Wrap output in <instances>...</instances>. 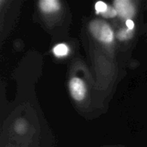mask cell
Returning <instances> with one entry per match:
<instances>
[{
  "instance_id": "obj_1",
  "label": "cell",
  "mask_w": 147,
  "mask_h": 147,
  "mask_svg": "<svg viewBox=\"0 0 147 147\" xmlns=\"http://www.w3.org/2000/svg\"><path fill=\"white\" fill-rule=\"evenodd\" d=\"M90 31L98 41L103 44H110L114 40L115 34L111 27L102 20H94L91 22Z\"/></svg>"
},
{
  "instance_id": "obj_2",
  "label": "cell",
  "mask_w": 147,
  "mask_h": 147,
  "mask_svg": "<svg viewBox=\"0 0 147 147\" xmlns=\"http://www.w3.org/2000/svg\"><path fill=\"white\" fill-rule=\"evenodd\" d=\"M70 92L75 101L81 102L86 95V86L84 82L79 78H72L69 83Z\"/></svg>"
},
{
  "instance_id": "obj_3",
  "label": "cell",
  "mask_w": 147,
  "mask_h": 147,
  "mask_svg": "<svg viewBox=\"0 0 147 147\" xmlns=\"http://www.w3.org/2000/svg\"><path fill=\"white\" fill-rule=\"evenodd\" d=\"M115 9H116L118 15L122 18L131 19L132 16H134L135 9L133 3L128 0H116L114 3Z\"/></svg>"
},
{
  "instance_id": "obj_4",
  "label": "cell",
  "mask_w": 147,
  "mask_h": 147,
  "mask_svg": "<svg viewBox=\"0 0 147 147\" xmlns=\"http://www.w3.org/2000/svg\"><path fill=\"white\" fill-rule=\"evenodd\" d=\"M39 5L40 10L44 13L56 12L60 9V3L57 0H41Z\"/></svg>"
},
{
  "instance_id": "obj_5",
  "label": "cell",
  "mask_w": 147,
  "mask_h": 147,
  "mask_svg": "<svg viewBox=\"0 0 147 147\" xmlns=\"http://www.w3.org/2000/svg\"><path fill=\"white\" fill-rule=\"evenodd\" d=\"M70 50L67 45L64 44V43H60L56 45L53 48V54L58 57V58H63L68 55Z\"/></svg>"
},
{
  "instance_id": "obj_6",
  "label": "cell",
  "mask_w": 147,
  "mask_h": 147,
  "mask_svg": "<svg viewBox=\"0 0 147 147\" xmlns=\"http://www.w3.org/2000/svg\"><path fill=\"white\" fill-rule=\"evenodd\" d=\"M108 8H109V5L102 1H98L95 5V9H96V13L100 14V15H102L104 12H106Z\"/></svg>"
},
{
  "instance_id": "obj_7",
  "label": "cell",
  "mask_w": 147,
  "mask_h": 147,
  "mask_svg": "<svg viewBox=\"0 0 147 147\" xmlns=\"http://www.w3.org/2000/svg\"><path fill=\"white\" fill-rule=\"evenodd\" d=\"M117 37L121 40H128L132 37V30H130L128 28L127 29H121L117 34Z\"/></svg>"
},
{
  "instance_id": "obj_8",
  "label": "cell",
  "mask_w": 147,
  "mask_h": 147,
  "mask_svg": "<svg viewBox=\"0 0 147 147\" xmlns=\"http://www.w3.org/2000/svg\"><path fill=\"white\" fill-rule=\"evenodd\" d=\"M118 15L116 9H115V7H112V6H109L108 9L106 12H104L102 16H104L105 18H113L115 16H116Z\"/></svg>"
},
{
  "instance_id": "obj_9",
  "label": "cell",
  "mask_w": 147,
  "mask_h": 147,
  "mask_svg": "<svg viewBox=\"0 0 147 147\" xmlns=\"http://www.w3.org/2000/svg\"><path fill=\"white\" fill-rule=\"evenodd\" d=\"M16 129L17 133H23L25 131V124L23 122H17L16 125Z\"/></svg>"
},
{
  "instance_id": "obj_10",
  "label": "cell",
  "mask_w": 147,
  "mask_h": 147,
  "mask_svg": "<svg viewBox=\"0 0 147 147\" xmlns=\"http://www.w3.org/2000/svg\"><path fill=\"white\" fill-rule=\"evenodd\" d=\"M126 25H127V27L128 29H130L132 31L134 30V21L132 19L127 20L126 21Z\"/></svg>"
}]
</instances>
